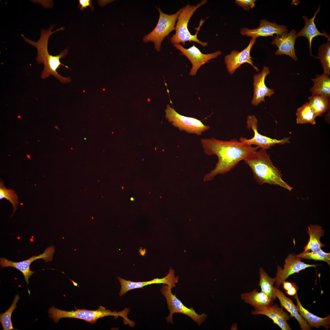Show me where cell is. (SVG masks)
Segmentation results:
<instances>
[{
  "mask_svg": "<svg viewBox=\"0 0 330 330\" xmlns=\"http://www.w3.org/2000/svg\"><path fill=\"white\" fill-rule=\"evenodd\" d=\"M296 31L294 29L291 30L281 36H275L272 42V44H274L278 47V50L274 55H279L284 54L289 56L294 61H296L297 57L295 54L294 45L296 38Z\"/></svg>",
  "mask_w": 330,
  "mask_h": 330,
  "instance_id": "cell-18",
  "label": "cell"
},
{
  "mask_svg": "<svg viewBox=\"0 0 330 330\" xmlns=\"http://www.w3.org/2000/svg\"><path fill=\"white\" fill-rule=\"evenodd\" d=\"M165 112L166 119L180 130L199 136L210 128V126L204 125L197 119L180 115L169 105H167Z\"/></svg>",
  "mask_w": 330,
  "mask_h": 330,
  "instance_id": "cell-8",
  "label": "cell"
},
{
  "mask_svg": "<svg viewBox=\"0 0 330 330\" xmlns=\"http://www.w3.org/2000/svg\"><path fill=\"white\" fill-rule=\"evenodd\" d=\"M321 5H319L317 10L315 12L313 17L311 19H309L306 16H302L305 22V25L303 28L296 35V38L300 36H303L308 40L309 44V51L311 56L312 49L311 44L313 39L318 36H323L325 37L327 40H330V36L329 34L325 31H322V32H320L317 30L314 23V20L317 13L320 11Z\"/></svg>",
  "mask_w": 330,
  "mask_h": 330,
  "instance_id": "cell-19",
  "label": "cell"
},
{
  "mask_svg": "<svg viewBox=\"0 0 330 330\" xmlns=\"http://www.w3.org/2000/svg\"><path fill=\"white\" fill-rule=\"evenodd\" d=\"M255 0H236L235 2L237 5L240 6L246 10H249L255 6Z\"/></svg>",
  "mask_w": 330,
  "mask_h": 330,
  "instance_id": "cell-32",
  "label": "cell"
},
{
  "mask_svg": "<svg viewBox=\"0 0 330 330\" xmlns=\"http://www.w3.org/2000/svg\"><path fill=\"white\" fill-rule=\"evenodd\" d=\"M325 116L324 119L326 122H330V110H328Z\"/></svg>",
  "mask_w": 330,
  "mask_h": 330,
  "instance_id": "cell-36",
  "label": "cell"
},
{
  "mask_svg": "<svg viewBox=\"0 0 330 330\" xmlns=\"http://www.w3.org/2000/svg\"><path fill=\"white\" fill-rule=\"evenodd\" d=\"M79 6L81 10H84L88 7H90L91 10L94 9L90 0H79Z\"/></svg>",
  "mask_w": 330,
  "mask_h": 330,
  "instance_id": "cell-33",
  "label": "cell"
},
{
  "mask_svg": "<svg viewBox=\"0 0 330 330\" xmlns=\"http://www.w3.org/2000/svg\"><path fill=\"white\" fill-rule=\"evenodd\" d=\"M55 252L54 247L51 246L47 248L44 252L38 255L32 256L28 259L19 262H13L4 258L0 259V264L1 268L11 267L19 270L23 274L25 281L28 285L29 279L35 271H31L30 268V265L34 261L39 259H42L46 262L52 260L53 254Z\"/></svg>",
  "mask_w": 330,
  "mask_h": 330,
  "instance_id": "cell-11",
  "label": "cell"
},
{
  "mask_svg": "<svg viewBox=\"0 0 330 330\" xmlns=\"http://www.w3.org/2000/svg\"><path fill=\"white\" fill-rule=\"evenodd\" d=\"M253 315H263L266 316L277 324L282 330H291L292 329L287 321L292 317L285 311L283 307H280L277 304L259 310H254L251 312Z\"/></svg>",
  "mask_w": 330,
  "mask_h": 330,
  "instance_id": "cell-17",
  "label": "cell"
},
{
  "mask_svg": "<svg viewBox=\"0 0 330 330\" xmlns=\"http://www.w3.org/2000/svg\"><path fill=\"white\" fill-rule=\"evenodd\" d=\"M297 286L295 284L293 287L286 291V294L290 296H294L297 293Z\"/></svg>",
  "mask_w": 330,
  "mask_h": 330,
  "instance_id": "cell-35",
  "label": "cell"
},
{
  "mask_svg": "<svg viewBox=\"0 0 330 330\" xmlns=\"http://www.w3.org/2000/svg\"><path fill=\"white\" fill-rule=\"evenodd\" d=\"M313 86L309 90L312 95H318L330 98V79L328 76L322 73L317 74L315 78H312Z\"/></svg>",
  "mask_w": 330,
  "mask_h": 330,
  "instance_id": "cell-24",
  "label": "cell"
},
{
  "mask_svg": "<svg viewBox=\"0 0 330 330\" xmlns=\"http://www.w3.org/2000/svg\"><path fill=\"white\" fill-rule=\"evenodd\" d=\"M270 72L269 67L264 66L261 72L254 74L253 77L254 95L251 101L252 105L257 106L262 102L266 103L265 97L267 96L270 97L275 93L273 89L269 88L265 84L266 77Z\"/></svg>",
  "mask_w": 330,
  "mask_h": 330,
  "instance_id": "cell-16",
  "label": "cell"
},
{
  "mask_svg": "<svg viewBox=\"0 0 330 330\" xmlns=\"http://www.w3.org/2000/svg\"><path fill=\"white\" fill-rule=\"evenodd\" d=\"M173 46L181 52V55L186 57L192 63V68L189 73L191 76L196 75L198 70L202 65L222 54L221 51L219 50L211 53H203L194 45L187 49L179 44L174 43Z\"/></svg>",
  "mask_w": 330,
  "mask_h": 330,
  "instance_id": "cell-12",
  "label": "cell"
},
{
  "mask_svg": "<svg viewBox=\"0 0 330 330\" xmlns=\"http://www.w3.org/2000/svg\"><path fill=\"white\" fill-rule=\"evenodd\" d=\"M20 298L19 294L16 295L9 308L5 312L0 314V322L3 330H16L13 326L11 315L14 310L17 307L16 303Z\"/></svg>",
  "mask_w": 330,
  "mask_h": 330,
  "instance_id": "cell-29",
  "label": "cell"
},
{
  "mask_svg": "<svg viewBox=\"0 0 330 330\" xmlns=\"http://www.w3.org/2000/svg\"><path fill=\"white\" fill-rule=\"evenodd\" d=\"M322 66L323 74L329 76L330 75V40H327L326 43L318 48L317 57Z\"/></svg>",
  "mask_w": 330,
  "mask_h": 330,
  "instance_id": "cell-28",
  "label": "cell"
},
{
  "mask_svg": "<svg viewBox=\"0 0 330 330\" xmlns=\"http://www.w3.org/2000/svg\"><path fill=\"white\" fill-rule=\"evenodd\" d=\"M207 0H202L196 6L190 5L188 4L181 8V11L178 16L177 22L175 26V32L170 37V40L172 43H182L185 45L187 41L195 42L200 44L204 47L207 46V42H203L199 40L197 34L200 27L194 35H192L188 28V24L191 17L196 10L201 6L205 4Z\"/></svg>",
  "mask_w": 330,
  "mask_h": 330,
  "instance_id": "cell-5",
  "label": "cell"
},
{
  "mask_svg": "<svg viewBox=\"0 0 330 330\" xmlns=\"http://www.w3.org/2000/svg\"><path fill=\"white\" fill-rule=\"evenodd\" d=\"M307 233L309 234V238L306 245L303 248L304 251H311L319 250L325 246L320 241V238L324 236V230L321 226L318 225H310L308 226Z\"/></svg>",
  "mask_w": 330,
  "mask_h": 330,
  "instance_id": "cell-23",
  "label": "cell"
},
{
  "mask_svg": "<svg viewBox=\"0 0 330 330\" xmlns=\"http://www.w3.org/2000/svg\"><path fill=\"white\" fill-rule=\"evenodd\" d=\"M130 200H131V201H134V198H133V197H131V198H130Z\"/></svg>",
  "mask_w": 330,
  "mask_h": 330,
  "instance_id": "cell-37",
  "label": "cell"
},
{
  "mask_svg": "<svg viewBox=\"0 0 330 330\" xmlns=\"http://www.w3.org/2000/svg\"><path fill=\"white\" fill-rule=\"evenodd\" d=\"M241 298L254 309L259 310L269 307L273 304V301L265 293L258 291L257 288L250 292L240 294Z\"/></svg>",
  "mask_w": 330,
  "mask_h": 330,
  "instance_id": "cell-21",
  "label": "cell"
},
{
  "mask_svg": "<svg viewBox=\"0 0 330 330\" xmlns=\"http://www.w3.org/2000/svg\"><path fill=\"white\" fill-rule=\"evenodd\" d=\"M296 300L297 310L302 318L311 328H319L323 326L327 330L330 327V315L324 318L319 317L313 314L305 309L301 304L298 297L297 293L294 296Z\"/></svg>",
  "mask_w": 330,
  "mask_h": 330,
  "instance_id": "cell-20",
  "label": "cell"
},
{
  "mask_svg": "<svg viewBox=\"0 0 330 330\" xmlns=\"http://www.w3.org/2000/svg\"><path fill=\"white\" fill-rule=\"evenodd\" d=\"M54 27V25H51L47 30L42 29L40 38L36 42L25 37L22 35V36L26 42L35 47L37 49V56L36 60L38 64H43L44 65V68L41 73L42 78L45 79L53 75L62 83L69 82L71 81L70 77H63L57 71L61 66L69 68L68 66L63 64L60 61L61 59L67 55L68 50L65 49L59 55L54 56L50 55L48 52V42L50 36L54 32L64 29V28L61 27L52 31Z\"/></svg>",
  "mask_w": 330,
  "mask_h": 330,
  "instance_id": "cell-2",
  "label": "cell"
},
{
  "mask_svg": "<svg viewBox=\"0 0 330 330\" xmlns=\"http://www.w3.org/2000/svg\"><path fill=\"white\" fill-rule=\"evenodd\" d=\"M295 283H292L290 282L286 281H284L282 284L283 288L286 291L289 290L293 287L295 284Z\"/></svg>",
  "mask_w": 330,
  "mask_h": 330,
  "instance_id": "cell-34",
  "label": "cell"
},
{
  "mask_svg": "<svg viewBox=\"0 0 330 330\" xmlns=\"http://www.w3.org/2000/svg\"><path fill=\"white\" fill-rule=\"evenodd\" d=\"M301 259V258L297 257L295 254L292 253L285 258L283 269L279 265H277L275 277L277 280L275 283L276 288H279L280 285L290 276L298 273L306 268L311 267L315 268L320 265L306 264L302 262Z\"/></svg>",
  "mask_w": 330,
  "mask_h": 330,
  "instance_id": "cell-10",
  "label": "cell"
},
{
  "mask_svg": "<svg viewBox=\"0 0 330 330\" xmlns=\"http://www.w3.org/2000/svg\"><path fill=\"white\" fill-rule=\"evenodd\" d=\"M200 142L206 154L215 155L218 159L215 168L205 176L207 180H211L218 174L228 172L240 161L259 148L244 144L236 139L225 141L212 137L202 139Z\"/></svg>",
  "mask_w": 330,
  "mask_h": 330,
  "instance_id": "cell-1",
  "label": "cell"
},
{
  "mask_svg": "<svg viewBox=\"0 0 330 330\" xmlns=\"http://www.w3.org/2000/svg\"><path fill=\"white\" fill-rule=\"evenodd\" d=\"M174 273V270L170 268L168 274L165 277L161 278H154L145 281L134 282L118 277L117 279L121 286L119 295L121 296L131 290L142 288L145 286L153 284H166L172 289L175 287V284L178 282L179 278L178 276H175Z\"/></svg>",
  "mask_w": 330,
  "mask_h": 330,
  "instance_id": "cell-13",
  "label": "cell"
},
{
  "mask_svg": "<svg viewBox=\"0 0 330 330\" xmlns=\"http://www.w3.org/2000/svg\"><path fill=\"white\" fill-rule=\"evenodd\" d=\"M129 309L126 308L123 310L117 312L112 311L100 306L96 310H88L85 309H76L75 310L66 311L51 307L48 310L49 317L55 322L57 323L60 319L64 318H74L85 321L91 324H95L99 319L108 316H113L115 318L119 317L123 318L124 324L128 325L133 327L135 324L134 322L129 319L127 315L130 312Z\"/></svg>",
  "mask_w": 330,
  "mask_h": 330,
  "instance_id": "cell-4",
  "label": "cell"
},
{
  "mask_svg": "<svg viewBox=\"0 0 330 330\" xmlns=\"http://www.w3.org/2000/svg\"><path fill=\"white\" fill-rule=\"evenodd\" d=\"M171 288L166 284H163L161 288V292L166 298L170 313L166 318L168 323L174 324L172 316L174 314L179 313L186 315L197 323L199 326L207 319V315L204 313L197 314L192 307L188 308L185 306L182 302L177 297L176 294H173Z\"/></svg>",
  "mask_w": 330,
  "mask_h": 330,
  "instance_id": "cell-7",
  "label": "cell"
},
{
  "mask_svg": "<svg viewBox=\"0 0 330 330\" xmlns=\"http://www.w3.org/2000/svg\"><path fill=\"white\" fill-rule=\"evenodd\" d=\"M259 280L258 284L261 291L266 294L273 301L276 298L273 284L276 281V277L273 278L268 276L262 267L259 268Z\"/></svg>",
  "mask_w": 330,
  "mask_h": 330,
  "instance_id": "cell-26",
  "label": "cell"
},
{
  "mask_svg": "<svg viewBox=\"0 0 330 330\" xmlns=\"http://www.w3.org/2000/svg\"><path fill=\"white\" fill-rule=\"evenodd\" d=\"M256 42V39L252 38L248 46L242 51L239 52L234 50L230 54L225 56V63L229 73L233 74L237 68L246 63L250 64L257 71H259L257 68L253 65L250 55L251 48Z\"/></svg>",
  "mask_w": 330,
  "mask_h": 330,
  "instance_id": "cell-15",
  "label": "cell"
},
{
  "mask_svg": "<svg viewBox=\"0 0 330 330\" xmlns=\"http://www.w3.org/2000/svg\"><path fill=\"white\" fill-rule=\"evenodd\" d=\"M296 256L308 259L323 261L330 265V253L324 251L321 248L311 252L304 251L300 254L296 255Z\"/></svg>",
  "mask_w": 330,
  "mask_h": 330,
  "instance_id": "cell-30",
  "label": "cell"
},
{
  "mask_svg": "<svg viewBox=\"0 0 330 330\" xmlns=\"http://www.w3.org/2000/svg\"><path fill=\"white\" fill-rule=\"evenodd\" d=\"M5 198L12 204L13 207V214L17 209L16 206L19 204L18 196L15 191L12 189H7L3 182H0V199Z\"/></svg>",
  "mask_w": 330,
  "mask_h": 330,
  "instance_id": "cell-31",
  "label": "cell"
},
{
  "mask_svg": "<svg viewBox=\"0 0 330 330\" xmlns=\"http://www.w3.org/2000/svg\"><path fill=\"white\" fill-rule=\"evenodd\" d=\"M296 115V123L297 124L309 123L314 125L316 123L313 111L308 102H306L297 109Z\"/></svg>",
  "mask_w": 330,
  "mask_h": 330,
  "instance_id": "cell-27",
  "label": "cell"
},
{
  "mask_svg": "<svg viewBox=\"0 0 330 330\" xmlns=\"http://www.w3.org/2000/svg\"><path fill=\"white\" fill-rule=\"evenodd\" d=\"M251 168L257 183H268L279 186L291 191L292 187L282 179L281 171L273 164L266 150L261 149L254 152L244 160Z\"/></svg>",
  "mask_w": 330,
  "mask_h": 330,
  "instance_id": "cell-3",
  "label": "cell"
},
{
  "mask_svg": "<svg viewBox=\"0 0 330 330\" xmlns=\"http://www.w3.org/2000/svg\"><path fill=\"white\" fill-rule=\"evenodd\" d=\"M159 12V18L155 28L150 33L144 36L142 41L144 43L152 42L154 43L156 51L160 50L162 42L165 38L172 31L175 30L176 22L181 12V8L175 13L168 15L162 12L160 8H157Z\"/></svg>",
  "mask_w": 330,
  "mask_h": 330,
  "instance_id": "cell-6",
  "label": "cell"
},
{
  "mask_svg": "<svg viewBox=\"0 0 330 330\" xmlns=\"http://www.w3.org/2000/svg\"><path fill=\"white\" fill-rule=\"evenodd\" d=\"M309 104L313 110L315 117L322 116L330 110V98L318 95H312L308 98Z\"/></svg>",
  "mask_w": 330,
  "mask_h": 330,
  "instance_id": "cell-25",
  "label": "cell"
},
{
  "mask_svg": "<svg viewBox=\"0 0 330 330\" xmlns=\"http://www.w3.org/2000/svg\"><path fill=\"white\" fill-rule=\"evenodd\" d=\"M287 27L280 25L275 22H270L264 19L260 20L259 27L255 29H249L246 28H241L240 32L242 35L256 38L260 36H273L276 34L280 37L288 33Z\"/></svg>",
  "mask_w": 330,
  "mask_h": 330,
  "instance_id": "cell-14",
  "label": "cell"
},
{
  "mask_svg": "<svg viewBox=\"0 0 330 330\" xmlns=\"http://www.w3.org/2000/svg\"><path fill=\"white\" fill-rule=\"evenodd\" d=\"M277 298L278 299L280 305L285 308L292 317H294L299 322L302 330H310L311 328L299 313L296 306L291 299L287 297L284 293L279 288L274 286Z\"/></svg>",
  "mask_w": 330,
  "mask_h": 330,
  "instance_id": "cell-22",
  "label": "cell"
},
{
  "mask_svg": "<svg viewBox=\"0 0 330 330\" xmlns=\"http://www.w3.org/2000/svg\"><path fill=\"white\" fill-rule=\"evenodd\" d=\"M247 128L251 129L253 131L254 135L251 139L240 137L239 139L240 142L249 145H255L259 148L265 150L270 148L276 144L284 145L289 143L290 137H284L282 139L278 140L272 139L259 133L258 131V120L254 115H249L247 117Z\"/></svg>",
  "mask_w": 330,
  "mask_h": 330,
  "instance_id": "cell-9",
  "label": "cell"
}]
</instances>
